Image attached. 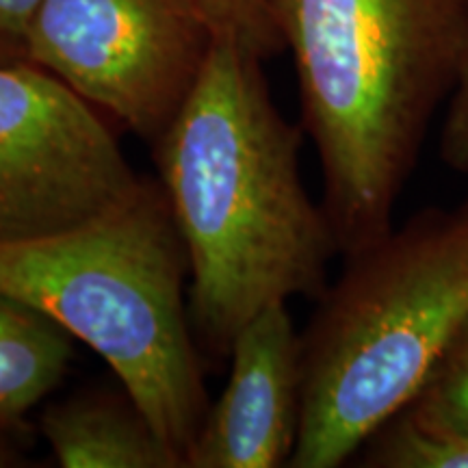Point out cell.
Segmentation results:
<instances>
[{
  "mask_svg": "<svg viewBox=\"0 0 468 468\" xmlns=\"http://www.w3.org/2000/svg\"><path fill=\"white\" fill-rule=\"evenodd\" d=\"M262 63L215 37L183 109L152 144L189 261L193 335L219 360L265 308L317 300L338 254L302 180L303 128L280 113Z\"/></svg>",
  "mask_w": 468,
  "mask_h": 468,
  "instance_id": "1",
  "label": "cell"
},
{
  "mask_svg": "<svg viewBox=\"0 0 468 468\" xmlns=\"http://www.w3.org/2000/svg\"><path fill=\"white\" fill-rule=\"evenodd\" d=\"M338 254L395 226L431 122L460 83L468 0H276Z\"/></svg>",
  "mask_w": 468,
  "mask_h": 468,
  "instance_id": "2",
  "label": "cell"
},
{
  "mask_svg": "<svg viewBox=\"0 0 468 468\" xmlns=\"http://www.w3.org/2000/svg\"><path fill=\"white\" fill-rule=\"evenodd\" d=\"M468 324V196L345 256L302 332L291 468H336L423 388Z\"/></svg>",
  "mask_w": 468,
  "mask_h": 468,
  "instance_id": "3",
  "label": "cell"
},
{
  "mask_svg": "<svg viewBox=\"0 0 468 468\" xmlns=\"http://www.w3.org/2000/svg\"><path fill=\"white\" fill-rule=\"evenodd\" d=\"M186 278L159 180L142 178L83 224L0 241V292L96 351L183 460L210 406Z\"/></svg>",
  "mask_w": 468,
  "mask_h": 468,
  "instance_id": "4",
  "label": "cell"
},
{
  "mask_svg": "<svg viewBox=\"0 0 468 468\" xmlns=\"http://www.w3.org/2000/svg\"><path fill=\"white\" fill-rule=\"evenodd\" d=\"M213 44L197 0H39L27 55L154 144L183 109Z\"/></svg>",
  "mask_w": 468,
  "mask_h": 468,
  "instance_id": "5",
  "label": "cell"
},
{
  "mask_svg": "<svg viewBox=\"0 0 468 468\" xmlns=\"http://www.w3.org/2000/svg\"><path fill=\"white\" fill-rule=\"evenodd\" d=\"M139 180L93 104L33 63H0V241L83 224Z\"/></svg>",
  "mask_w": 468,
  "mask_h": 468,
  "instance_id": "6",
  "label": "cell"
},
{
  "mask_svg": "<svg viewBox=\"0 0 468 468\" xmlns=\"http://www.w3.org/2000/svg\"><path fill=\"white\" fill-rule=\"evenodd\" d=\"M230 376L208 406L186 468L289 466L302 425V335L286 303L269 306L234 338Z\"/></svg>",
  "mask_w": 468,
  "mask_h": 468,
  "instance_id": "7",
  "label": "cell"
},
{
  "mask_svg": "<svg viewBox=\"0 0 468 468\" xmlns=\"http://www.w3.org/2000/svg\"><path fill=\"white\" fill-rule=\"evenodd\" d=\"M39 434L63 468H185L122 384L120 390L85 388L48 403Z\"/></svg>",
  "mask_w": 468,
  "mask_h": 468,
  "instance_id": "8",
  "label": "cell"
},
{
  "mask_svg": "<svg viewBox=\"0 0 468 468\" xmlns=\"http://www.w3.org/2000/svg\"><path fill=\"white\" fill-rule=\"evenodd\" d=\"M72 356L61 325L0 292V425L28 427L27 414L61 384Z\"/></svg>",
  "mask_w": 468,
  "mask_h": 468,
  "instance_id": "9",
  "label": "cell"
},
{
  "mask_svg": "<svg viewBox=\"0 0 468 468\" xmlns=\"http://www.w3.org/2000/svg\"><path fill=\"white\" fill-rule=\"evenodd\" d=\"M356 455L368 468H468V431L410 401Z\"/></svg>",
  "mask_w": 468,
  "mask_h": 468,
  "instance_id": "10",
  "label": "cell"
},
{
  "mask_svg": "<svg viewBox=\"0 0 468 468\" xmlns=\"http://www.w3.org/2000/svg\"><path fill=\"white\" fill-rule=\"evenodd\" d=\"M215 37L228 39L262 61L286 50L276 0H197Z\"/></svg>",
  "mask_w": 468,
  "mask_h": 468,
  "instance_id": "11",
  "label": "cell"
},
{
  "mask_svg": "<svg viewBox=\"0 0 468 468\" xmlns=\"http://www.w3.org/2000/svg\"><path fill=\"white\" fill-rule=\"evenodd\" d=\"M412 403L468 431V324L444 351Z\"/></svg>",
  "mask_w": 468,
  "mask_h": 468,
  "instance_id": "12",
  "label": "cell"
},
{
  "mask_svg": "<svg viewBox=\"0 0 468 468\" xmlns=\"http://www.w3.org/2000/svg\"><path fill=\"white\" fill-rule=\"evenodd\" d=\"M438 152L444 167L468 176V55L460 83L444 109Z\"/></svg>",
  "mask_w": 468,
  "mask_h": 468,
  "instance_id": "13",
  "label": "cell"
},
{
  "mask_svg": "<svg viewBox=\"0 0 468 468\" xmlns=\"http://www.w3.org/2000/svg\"><path fill=\"white\" fill-rule=\"evenodd\" d=\"M39 0H0V63H28L27 39Z\"/></svg>",
  "mask_w": 468,
  "mask_h": 468,
  "instance_id": "14",
  "label": "cell"
},
{
  "mask_svg": "<svg viewBox=\"0 0 468 468\" xmlns=\"http://www.w3.org/2000/svg\"><path fill=\"white\" fill-rule=\"evenodd\" d=\"M28 447H31L28 427L0 425V468H20L31 464Z\"/></svg>",
  "mask_w": 468,
  "mask_h": 468,
  "instance_id": "15",
  "label": "cell"
}]
</instances>
